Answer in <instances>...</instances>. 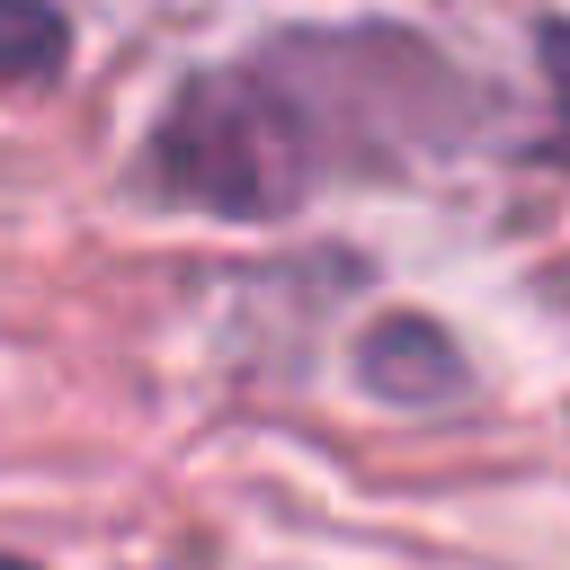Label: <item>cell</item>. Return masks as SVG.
Masks as SVG:
<instances>
[{
    "label": "cell",
    "mask_w": 570,
    "mask_h": 570,
    "mask_svg": "<svg viewBox=\"0 0 570 570\" xmlns=\"http://www.w3.org/2000/svg\"><path fill=\"white\" fill-rule=\"evenodd\" d=\"M151 187L214 214V223H276L312 196L321 142L303 98L267 62H214L187 71L151 116Z\"/></svg>",
    "instance_id": "cell-1"
},
{
    "label": "cell",
    "mask_w": 570,
    "mask_h": 570,
    "mask_svg": "<svg viewBox=\"0 0 570 570\" xmlns=\"http://www.w3.org/2000/svg\"><path fill=\"white\" fill-rule=\"evenodd\" d=\"M356 383L392 410H436L463 392V347L428 321V312H392L356 338Z\"/></svg>",
    "instance_id": "cell-2"
},
{
    "label": "cell",
    "mask_w": 570,
    "mask_h": 570,
    "mask_svg": "<svg viewBox=\"0 0 570 570\" xmlns=\"http://www.w3.org/2000/svg\"><path fill=\"white\" fill-rule=\"evenodd\" d=\"M71 62V18L53 0H0V89H45Z\"/></svg>",
    "instance_id": "cell-3"
},
{
    "label": "cell",
    "mask_w": 570,
    "mask_h": 570,
    "mask_svg": "<svg viewBox=\"0 0 570 570\" xmlns=\"http://www.w3.org/2000/svg\"><path fill=\"white\" fill-rule=\"evenodd\" d=\"M534 53H543V80H552V125H543L534 160L570 169V27H561V18H543V27H534Z\"/></svg>",
    "instance_id": "cell-4"
},
{
    "label": "cell",
    "mask_w": 570,
    "mask_h": 570,
    "mask_svg": "<svg viewBox=\"0 0 570 570\" xmlns=\"http://www.w3.org/2000/svg\"><path fill=\"white\" fill-rule=\"evenodd\" d=\"M0 570H36V561H27V552H0Z\"/></svg>",
    "instance_id": "cell-5"
}]
</instances>
